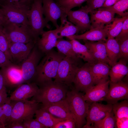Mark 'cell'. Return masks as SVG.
<instances>
[{
  "mask_svg": "<svg viewBox=\"0 0 128 128\" xmlns=\"http://www.w3.org/2000/svg\"><path fill=\"white\" fill-rule=\"evenodd\" d=\"M6 22L5 18L3 12L0 8V26H2Z\"/></svg>",
  "mask_w": 128,
  "mask_h": 128,
  "instance_id": "50",
  "label": "cell"
},
{
  "mask_svg": "<svg viewBox=\"0 0 128 128\" xmlns=\"http://www.w3.org/2000/svg\"><path fill=\"white\" fill-rule=\"evenodd\" d=\"M0 128H3V127L1 125L0 122Z\"/></svg>",
  "mask_w": 128,
  "mask_h": 128,
  "instance_id": "51",
  "label": "cell"
},
{
  "mask_svg": "<svg viewBox=\"0 0 128 128\" xmlns=\"http://www.w3.org/2000/svg\"><path fill=\"white\" fill-rule=\"evenodd\" d=\"M105 43L107 57L112 66L119 59V45L118 40L114 38H108Z\"/></svg>",
  "mask_w": 128,
  "mask_h": 128,
  "instance_id": "29",
  "label": "cell"
},
{
  "mask_svg": "<svg viewBox=\"0 0 128 128\" xmlns=\"http://www.w3.org/2000/svg\"><path fill=\"white\" fill-rule=\"evenodd\" d=\"M35 114L36 117L35 119L44 125L46 128H52L59 122L65 120L54 116L40 107L37 110Z\"/></svg>",
  "mask_w": 128,
  "mask_h": 128,
  "instance_id": "28",
  "label": "cell"
},
{
  "mask_svg": "<svg viewBox=\"0 0 128 128\" xmlns=\"http://www.w3.org/2000/svg\"><path fill=\"white\" fill-rule=\"evenodd\" d=\"M76 60L65 56L60 62L54 81L71 87L79 67Z\"/></svg>",
  "mask_w": 128,
  "mask_h": 128,
  "instance_id": "7",
  "label": "cell"
},
{
  "mask_svg": "<svg viewBox=\"0 0 128 128\" xmlns=\"http://www.w3.org/2000/svg\"><path fill=\"white\" fill-rule=\"evenodd\" d=\"M36 69V76L33 82L38 86L55 78L59 66L65 56L63 54L53 49L46 54Z\"/></svg>",
  "mask_w": 128,
  "mask_h": 128,
  "instance_id": "1",
  "label": "cell"
},
{
  "mask_svg": "<svg viewBox=\"0 0 128 128\" xmlns=\"http://www.w3.org/2000/svg\"><path fill=\"white\" fill-rule=\"evenodd\" d=\"M42 6V0H34L27 13L29 26L37 39L44 31L45 27L49 29L50 28V25L43 17Z\"/></svg>",
  "mask_w": 128,
  "mask_h": 128,
  "instance_id": "5",
  "label": "cell"
},
{
  "mask_svg": "<svg viewBox=\"0 0 128 128\" xmlns=\"http://www.w3.org/2000/svg\"><path fill=\"white\" fill-rule=\"evenodd\" d=\"M11 103L12 106V113L7 126L13 121H23L26 119L33 118L36 110L40 107L39 103L27 100L11 101Z\"/></svg>",
  "mask_w": 128,
  "mask_h": 128,
  "instance_id": "6",
  "label": "cell"
},
{
  "mask_svg": "<svg viewBox=\"0 0 128 128\" xmlns=\"http://www.w3.org/2000/svg\"><path fill=\"white\" fill-rule=\"evenodd\" d=\"M38 86V91L31 100L42 104L55 103L64 99L68 91V87L52 80Z\"/></svg>",
  "mask_w": 128,
  "mask_h": 128,
  "instance_id": "2",
  "label": "cell"
},
{
  "mask_svg": "<svg viewBox=\"0 0 128 128\" xmlns=\"http://www.w3.org/2000/svg\"><path fill=\"white\" fill-rule=\"evenodd\" d=\"M55 1H56V2L60 0H55Z\"/></svg>",
  "mask_w": 128,
  "mask_h": 128,
  "instance_id": "52",
  "label": "cell"
},
{
  "mask_svg": "<svg viewBox=\"0 0 128 128\" xmlns=\"http://www.w3.org/2000/svg\"><path fill=\"white\" fill-rule=\"evenodd\" d=\"M6 87L0 91V105L4 103L8 98Z\"/></svg>",
  "mask_w": 128,
  "mask_h": 128,
  "instance_id": "47",
  "label": "cell"
},
{
  "mask_svg": "<svg viewBox=\"0 0 128 128\" xmlns=\"http://www.w3.org/2000/svg\"><path fill=\"white\" fill-rule=\"evenodd\" d=\"M6 87L4 76L1 69L0 70V91Z\"/></svg>",
  "mask_w": 128,
  "mask_h": 128,
  "instance_id": "48",
  "label": "cell"
},
{
  "mask_svg": "<svg viewBox=\"0 0 128 128\" xmlns=\"http://www.w3.org/2000/svg\"><path fill=\"white\" fill-rule=\"evenodd\" d=\"M70 41L73 51L78 58H81L88 63H96L98 62L86 45L82 44L76 40H72Z\"/></svg>",
  "mask_w": 128,
  "mask_h": 128,
  "instance_id": "27",
  "label": "cell"
},
{
  "mask_svg": "<svg viewBox=\"0 0 128 128\" xmlns=\"http://www.w3.org/2000/svg\"><path fill=\"white\" fill-rule=\"evenodd\" d=\"M88 14L82 6L77 10H70L67 13V17L69 21L78 27L80 31L83 32L91 29Z\"/></svg>",
  "mask_w": 128,
  "mask_h": 128,
  "instance_id": "16",
  "label": "cell"
},
{
  "mask_svg": "<svg viewBox=\"0 0 128 128\" xmlns=\"http://www.w3.org/2000/svg\"><path fill=\"white\" fill-rule=\"evenodd\" d=\"M116 120L112 110L102 119L95 122L91 128H113L115 127Z\"/></svg>",
  "mask_w": 128,
  "mask_h": 128,
  "instance_id": "36",
  "label": "cell"
},
{
  "mask_svg": "<svg viewBox=\"0 0 128 128\" xmlns=\"http://www.w3.org/2000/svg\"><path fill=\"white\" fill-rule=\"evenodd\" d=\"M127 36H128V17L124 21L121 31L115 39L118 40Z\"/></svg>",
  "mask_w": 128,
  "mask_h": 128,
  "instance_id": "43",
  "label": "cell"
},
{
  "mask_svg": "<svg viewBox=\"0 0 128 128\" xmlns=\"http://www.w3.org/2000/svg\"><path fill=\"white\" fill-rule=\"evenodd\" d=\"M89 13L91 15V29L104 27L105 25L110 23L115 18V13L101 7L96 9Z\"/></svg>",
  "mask_w": 128,
  "mask_h": 128,
  "instance_id": "19",
  "label": "cell"
},
{
  "mask_svg": "<svg viewBox=\"0 0 128 128\" xmlns=\"http://www.w3.org/2000/svg\"><path fill=\"white\" fill-rule=\"evenodd\" d=\"M108 93L103 101L112 105L120 100H128V85L122 80L116 82L110 81Z\"/></svg>",
  "mask_w": 128,
  "mask_h": 128,
  "instance_id": "12",
  "label": "cell"
},
{
  "mask_svg": "<svg viewBox=\"0 0 128 128\" xmlns=\"http://www.w3.org/2000/svg\"><path fill=\"white\" fill-rule=\"evenodd\" d=\"M101 8L118 14L122 17L127 16L128 12H125L128 9V0H120L111 6Z\"/></svg>",
  "mask_w": 128,
  "mask_h": 128,
  "instance_id": "35",
  "label": "cell"
},
{
  "mask_svg": "<svg viewBox=\"0 0 128 128\" xmlns=\"http://www.w3.org/2000/svg\"><path fill=\"white\" fill-rule=\"evenodd\" d=\"M37 41H33L25 43L9 42L12 62L14 64L20 65L28 56Z\"/></svg>",
  "mask_w": 128,
  "mask_h": 128,
  "instance_id": "10",
  "label": "cell"
},
{
  "mask_svg": "<svg viewBox=\"0 0 128 128\" xmlns=\"http://www.w3.org/2000/svg\"><path fill=\"white\" fill-rule=\"evenodd\" d=\"M106 0H86L87 5L83 8L88 13L101 7Z\"/></svg>",
  "mask_w": 128,
  "mask_h": 128,
  "instance_id": "40",
  "label": "cell"
},
{
  "mask_svg": "<svg viewBox=\"0 0 128 128\" xmlns=\"http://www.w3.org/2000/svg\"><path fill=\"white\" fill-rule=\"evenodd\" d=\"M40 107L57 118L65 120L72 118L76 120L65 98L55 103L42 104Z\"/></svg>",
  "mask_w": 128,
  "mask_h": 128,
  "instance_id": "11",
  "label": "cell"
},
{
  "mask_svg": "<svg viewBox=\"0 0 128 128\" xmlns=\"http://www.w3.org/2000/svg\"><path fill=\"white\" fill-rule=\"evenodd\" d=\"M110 81H102L93 86L83 96L84 100L89 103L103 101L108 93Z\"/></svg>",
  "mask_w": 128,
  "mask_h": 128,
  "instance_id": "18",
  "label": "cell"
},
{
  "mask_svg": "<svg viewBox=\"0 0 128 128\" xmlns=\"http://www.w3.org/2000/svg\"><path fill=\"white\" fill-rule=\"evenodd\" d=\"M9 41L3 31L2 26H0V50L5 54L12 62V59L9 51Z\"/></svg>",
  "mask_w": 128,
  "mask_h": 128,
  "instance_id": "38",
  "label": "cell"
},
{
  "mask_svg": "<svg viewBox=\"0 0 128 128\" xmlns=\"http://www.w3.org/2000/svg\"><path fill=\"white\" fill-rule=\"evenodd\" d=\"M83 96L74 89L68 91L65 99L76 121V127L81 128L85 124L88 103L83 98Z\"/></svg>",
  "mask_w": 128,
  "mask_h": 128,
  "instance_id": "3",
  "label": "cell"
},
{
  "mask_svg": "<svg viewBox=\"0 0 128 128\" xmlns=\"http://www.w3.org/2000/svg\"><path fill=\"white\" fill-rule=\"evenodd\" d=\"M117 40L119 48V59L127 62L128 59V36Z\"/></svg>",
  "mask_w": 128,
  "mask_h": 128,
  "instance_id": "39",
  "label": "cell"
},
{
  "mask_svg": "<svg viewBox=\"0 0 128 128\" xmlns=\"http://www.w3.org/2000/svg\"><path fill=\"white\" fill-rule=\"evenodd\" d=\"M43 54L38 49L36 43L28 56L20 64L24 83L33 82L37 68Z\"/></svg>",
  "mask_w": 128,
  "mask_h": 128,
  "instance_id": "8",
  "label": "cell"
},
{
  "mask_svg": "<svg viewBox=\"0 0 128 128\" xmlns=\"http://www.w3.org/2000/svg\"><path fill=\"white\" fill-rule=\"evenodd\" d=\"M41 38L37 40L36 44L39 50L45 54L55 47L57 39L53 30L44 31Z\"/></svg>",
  "mask_w": 128,
  "mask_h": 128,
  "instance_id": "24",
  "label": "cell"
},
{
  "mask_svg": "<svg viewBox=\"0 0 128 128\" xmlns=\"http://www.w3.org/2000/svg\"><path fill=\"white\" fill-rule=\"evenodd\" d=\"M1 69L4 76L6 87H18L24 83L20 65L13 63Z\"/></svg>",
  "mask_w": 128,
  "mask_h": 128,
  "instance_id": "15",
  "label": "cell"
},
{
  "mask_svg": "<svg viewBox=\"0 0 128 128\" xmlns=\"http://www.w3.org/2000/svg\"><path fill=\"white\" fill-rule=\"evenodd\" d=\"M2 27L9 42L25 43L37 40L29 26L5 22Z\"/></svg>",
  "mask_w": 128,
  "mask_h": 128,
  "instance_id": "4",
  "label": "cell"
},
{
  "mask_svg": "<svg viewBox=\"0 0 128 128\" xmlns=\"http://www.w3.org/2000/svg\"><path fill=\"white\" fill-rule=\"evenodd\" d=\"M120 0H106L101 7L111 6L114 5Z\"/></svg>",
  "mask_w": 128,
  "mask_h": 128,
  "instance_id": "49",
  "label": "cell"
},
{
  "mask_svg": "<svg viewBox=\"0 0 128 128\" xmlns=\"http://www.w3.org/2000/svg\"><path fill=\"white\" fill-rule=\"evenodd\" d=\"M34 0H0V6H9L21 9L27 13Z\"/></svg>",
  "mask_w": 128,
  "mask_h": 128,
  "instance_id": "33",
  "label": "cell"
},
{
  "mask_svg": "<svg viewBox=\"0 0 128 128\" xmlns=\"http://www.w3.org/2000/svg\"><path fill=\"white\" fill-rule=\"evenodd\" d=\"M127 62L124 60L120 59L111 66L109 76L110 77V81L113 82L120 81L128 73V68L126 64Z\"/></svg>",
  "mask_w": 128,
  "mask_h": 128,
  "instance_id": "26",
  "label": "cell"
},
{
  "mask_svg": "<svg viewBox=\"0 0 128 128\" xmlns=\"http://www.w3.org/2000/svg\"><path fill=\"white\" fill-rule=\"evenodd\" d=\"M86 0H60L57 4L67 14L73 8L80 6Z\"/></svg>",
  "mask_w": 128,
  "mask_h": 128,
  "instance_id": "37",
  "label": "cell"
},
{
  "mask_svg": "<svg viewBox=\"0 0 128 128\" xmlns=\"http://www.w3.org/2000/svg\"><path fill=\"white\" fill-rule=\"evenodd\" d=\"M13 63L5 54L0 50V67L1 68H3Z\"/></svg>",
  "mask_w": 128,
  "mask_h": 128,
  "instance_id": "44",
  "label": "cell"
},
{
  "mask_svg": "<svg viewBox=\"0 0 128 128\" xmlns=\"http://www.w3.org/2000/svg\"><path fill=\"white\" fill-rule=\"evenodd\" d=\"M39 89L35 82L22 84L18 86L11 94L9 98L11 101H19L27 100L34 96Z\"/></svg>",
  "mask_w": 128,
  "mask_h": 128,
  "instance_id": "21",
  "label": "cell"
},
{
  "mask_svg": "<svg viewBox=\"0 0 128 128\" xmlns=\"http://www.w3.org/2000/svg\"><path fill=\"white\" fill-rule=\"evenodd\" d=\"M23 121H15L9 123L5 127L7 128H24Z\"/></svg>",
  "mask_w": 128,
  "mask_h": 128,
  "instance_id": "46",
  "label": "cell"
},
{
  "mask_svg": "<svg viewBox=\"0 0 128 128\" xmlns=\"http://www.w3.org/2000/svg\"><path fill=\"white\" fill-rule=\"evenodd\" d=\"M91 75L94 85L108 80L110 69L109 65L101 62L86 63Z\"/></svg>",
  "mask_w": 128,
  "mask_h": 128,
  "instance_id": "20",
  "label": "cell"
},
{
  "mask_svg": "<svg viewBox=\"0 0 128 128\" xmlns=\"http://www.w3.org/2000/svg\"><path fill=\"white\" fill-rule=\"evenodd\" d=\"M12 110L11 101L8 97L4 103L0 105V121L3 128H5L9 121Z\"/></svg>",
  "mask_w": 128,
  "mask_h": 128,
  "instance_id": "32",
  "label": "cell"
},
{
  "mask_svg": "<svg viewBox=\"0 0 128 128\" xmlns=\"http://www.w3.org/2000/svg\"><path fill=\"white\" fill-rule=\"evenodd\" d=\"M83 41L84 45L95 59L98 62L108 64L110 66V63L107 57L105 42L104 41L95 42L83 40Z\"/></svg>",
  "mask_w": 128,
  "mask_h": 128,
  "instance_id": "22",
  "label": "cell"
},
{
  "mask_svg": "<svg viewBox=\"0 0 128 128\" xmlns=\"http://www.w3.org/2000/svg\"><path fill=\"white\" fill-rule=\"evenodd\" d=\"M128 17L127 16L121 18H115L112 23L105 26L108 38H114L118 35L121 30L124 21Z\"/></svg>",
  "mask_w": 128,
  "mask_h": 128,
  "instance_id": "30",
  "label": "cell"
},
{
  "mask_svg": "<svg viewBox=\"0 0 128 128\" xmlns=\"http://www.w3.org/2000/svg\"><path fill=\"white\" fill-rule=\"evenodd\" d=\"M88 103L86 123L83 128H91L94 123L104 118L112 110L111 104L104 105L97 102Z\"/></svg>",
  "mask_w": 128,
  "mask_h": 128,
  "instance_id": "9",
  "label": "cell"
},
{
  "mask_svg": "<svg viewBox=\"0 0 128 128\" xmlns=\"http://www.w3.org/2000/svg\"><path fill=\"white\" fill-rule=\"evenodd\" d=\"M58 52L78 60L79 58L76 56L73 49L70 41L63 39V38L58 39L55 46Z\"/></svg>",
  "mask_w": 128,
  "mask_h": 128,
  "instance_id": "31",
  "label": "cell"
},
{
  "mask_svg": "<svg viewBox=\"0 0 128 128\" xmlns=\"http://www.w3.org/2000/svg\"><path fill=\"white\" fill-rule=\"evenodd\" d=\"M5 16V22L29 26L27 13L15 7L1 6L0 8Z\"/></svg>",
  "mask_w": 128,
  "mask_h": 128,
  "instance_id": "17",
  "label": "cell"
},
{
  "mask_svg": "<svg viewBox=\"0 0 128 128\" xmlns=\"http://www.w3.org/2000/svg\"><path fill=\"white\" fill-rule=\"evenodd\" d=\"M115 127L118 128L128 127V118L123 117L116 119Z\"/></svg>",
  "mask_w": 128,
  "mask_h": 128,
  "instance_id": "45",
  "label": "cell"
},
{
  "mask_svg": "<svg viewBox=\"0 0 128 128\" xmlns=\"http://www.w3.org/2000/svg\"><path fill=\"white\" fill-rule=\"evenodd\" d=\"M23 123L24 128H45L46 127L40 122L33 118L23 120Z\"/></svg>",
  "mask_w": 128,
  "mask_h": 128,
  "instance_id": "42",
  "label": "cell"
},
{
  "mask_svg": "<svg viewBox=\"0 0 128 128\" xmlns=\"http://www.w3.org/2000/svg\"><path fill=\"white\" fill-rule=\"evenodd\" d=\"M106 37H107V31L104 27L92 28L82 34L74 35L67 37L71 40L78 39L91 41H105Z\"/></svg>",
  "mask_w": 128,
  "mask_h": 128,
  "instance_id": "23",
  "label": "cell"
},
{
  "mask_svg": "<svg viewBox=\"0 0 128 128\" xmlns=\"http://www.w3.org/2000/svg\"><path fill=\"white\" fill-rule=\"evenodd\" d=\"M76 128V120L72 118L60 121L54 126L52 128Z\"/></svg>",
  "mask_w": 128,
  "mask_h": 128,
  "instance_id": "41",
  "label": "cell"
},
{
  "mask_svg": "<svg viewBox=\"0 0 128 128\" xmlns=\"http://www.w3.org/2000/svg\"><path fill=\"white\" fill-rule=\"evenodd\" d=\"M67 17V15H65L61 17V25L53 30L57 39L72 36L80 31L78 27L68 21Z\"/></svg>",
  "mask_w": 128,
  "mask_h": 128,
  "instance_id": "25",
  "label": "cell"
},
{
  "mask_svg": "<svg viewBox=\"0 0 128 128\" xmlns=\"http://www.w3.org/2000/svg\"><path fill=\"white\" fill-rule=\"evenodd\" d=\"M73 83L75 90L85 93L94 86L91 75L86 63L79 68Z\"/></svg>",
  "mask_w": 128,
  "mask_h": 128,
  "instance_id": "13",
  "label": "cell"
},
{
  "mask_svg": "<svg viewBox=\"0 0 128 128\" xmlns=\"http://www.w3.org/2000/svg\"><path fill=\"white\" fill-rule=\"evenodd\" d=\"M112 110L115 119L123 117L128 118V102L124 100L112 105Z\"/></svg>",
  "mask_w": 128,
  "mask_h": 128,
  "instance_id": "34",
  "label": "cell"
},
{
  "mask_svg": "<svg viewBox=\"0 0 128 128\" xmlns=\"http://www.w3.org/2000/svg\"><path fill=\"white\" fill-rule=\"evenodd\" d=\"M42 4L43 14L46 22L50 21L56 28L59 27L58 19L67 14L54 0H42Z\"/></svg>",
  "mask_w": 128,
  "mask_h": 128,
  "instance_id": "14",
  "label": "cell"
}]
</instances>
